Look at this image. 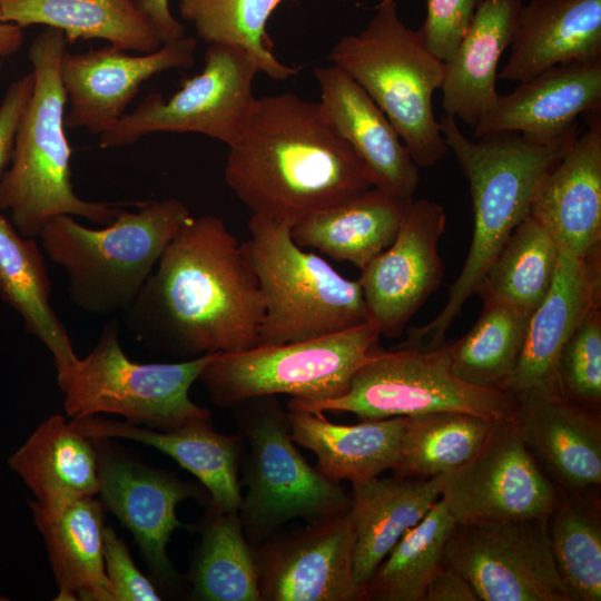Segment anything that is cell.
Listing matches in <instances>:
<instances>
[{"instance_id": "obj_34", "label": "cell", "mask_w": 601, "mask_h": 601, "mask_svg": "<svg viewBox=\"0 0 601 601\" xmlns=\"http://www.w3.org/2000/svg\"><path fill=\"white\" fill-rule=\"evenodd\" d=\"M188 580L190 597L201 601H262L253 545L238 512L208 505Z\"/></svg>"}, {"instance_id": "obj_13", "label": "cell", "mask_w": 601, "mask_h": 601, "mask_svg": "<svg viewBox=\"0 0 601 601\" xmlns=\"http://www.w3.org/2000/svg\"><path fill=\"white\" fill-rule=\"evenodd\" d=\"M546 519L457 524L443 563L470 582L479 601H574L554 561Z\"/></svg>"}, {"instance_id": "obj_30", "label": "cell", "mask_w": 601, "mask_h": 601, "mask_svg": "<svg viewBox=\"0 0 601 601\" xmlns=\"http://www.w3.org/2000/svg\"><path fill=\"white\" fill-rule=\"evenodd\" d=\"M287 415L293 441L311 450L316 469L335 482L365 481L400 463L405 416L341 425L323 412L288 410Z\"/></svg>"}, {"instance_id": "obj_8", "label": "cell", "mask_w": 601, "mask_h": 601, "mask_svg": "<svg viewBox=\"0 0 601 601\" xmlns=\"http://www.w3.org/2000/svg\"><path fill=\"white\" fill-rule=\"evenodd\" d=\"M231 408L248 442L243 462L247 490L238 514L253 546L290 520L314 522L349 510L351 495L311 466L295 446L287 411L275 395L248 398Z\"/></svg>"}, {"instance_id": "obj_35", "label": "cell", "mask_w": 601, "mask_h": 601, "mask_svg": "<svg viewBox=\"0 0 601 601\" xmlns=\"http://www.w3.org/2000/svg\"><path fill=\"white\" fill-rule=\"evenodd\" d=\"M599 489H559L546 519L549 544L574 601L601 600V514Z\"/></svg>"}, {"instance_id": "obj_32", "label": "cell", "mask_w": 601, "mask_h": 601, "mask_svg": "<svg viewBox=\"0 0 601 601\" xmlns=\"http://www.w3.org/2000/svg\"><path fill=\"white\" fill-rule=\"evenodd\" d=\"M0 12L4 21L21 28L58 29L68 43L101 39L140 53L162 45L150 19L132 0H0Z\"/></svg>"}, {"instance_id": "obj_43", "label": "cell", "mask_w": 601, "mask_h": 601, "mask_svg": "<svg viewBox=\"0 0 601 601\" xmlns=\"http://www.w3.org/2000/svg\"><path fill=\"white\" fill-rule=\"evenodd\" d=\"M104 560L112 601H159L155 584L136 566L131 554L115 530L106 526Z\"/></svg>"}, {"instance_id": "obj_41", "label": "cell", "mask_w": 601, "mask_h": 601, "mask_svg": "<svg viewBox=\"0 0 601 601\" xmlns=\"http://www.w3.org/2000/svg\"><path fill=\"white\" fill-rule=\"evenodd\" d=\"M560 393L589 410L601 406V307L592 309L564 344L556 365Z\"/></svg>"}, {"instance_id": "obj_6", "label": "cell", "mask_w": 601, "mask_h": 601, "mask_svg": "<svg viewBox=\"0 0 601 601\" xmlns=\"http://www.w3.org/2000/svg\"><path fill=\"white\" fill-rule=\"evenodd\" d=\"M332 65L352 78L386 115L418 167H431L449 148L432 97L441 88L444 62L408 28L396 0H380L367 24L332 48Z\"/></svg>"}, {"instance_id": "obj_36", "label": "cell", "mask_w": 601, "mask_h": 601, "mask_svg": "<svg viewBox=\"0 0 601 601\" xmlns=\"http://www.w3.org/2000/svg\"><path fill=\"white\" fill-rule=\"evenodd\" d=\"M559 249L531 214L512 231L486 269L476 294L532 314L548 294Z\"/></svg>"}, {"instance_id": "obj_24", "label": "cell", "mask_w": 601, "mask_h": 601, "mask_svg": "<svg viewBox=\"0 0 601 601\" xmlns=\"http://www.w3.org/2000/svg\"><path fill=\"white\" fill-rule=\"evenodd\" d=\"M70 423L88 439L121 437L161 451L201 482L209 494V505L224 512L239 511L243 495L238 469L244 451L240 434L218 433L210 420L170 431L145 428L98 415L71 418Z\"/></svg>"}, {"instance_id": "obj_1", "label": "cell", "mask_w": 601, "mask_h": 601, "mask_svg": "<svg viewBox=\"0 0 601 601\" xmlns=\"http://www.w3.org/2000/svg\"><path fill=\"white\" fill-rule=\"evenodd\" d=\"M265 307L258 278L223 219L190 217L122 312L151 349L178 357L255 347Z\"/></svg>"}, {"instance_id": "obj_42", "label": "cell", "mask_w": 601, "mask_h": 601, "mask_svg": "<svg viewBox=\"0 0 601 601\" xmlns=\"http://www.w3.org/2000/svg\"><path fill=\"white\" fill-rule=\"evenodd\" d=\"M482 0H426L418 29L427 49L446 62L464 37Z\"/></svg>"}, {"instance_id": "obj_2", "label": "cell", "mask_w": 601, "mask_h": 601, "mask_svg": "<svg viewBox=\"0 0 601 601\" xmlns=\"http://www.w3.org/2000/svg\"><path fill=\"white\" fill-rule=\"evenodd\" d=\"M224 176L252 215L290 227L373 187L321 104L294 92L256 98Z\"/></svg>"}, {"instance_id": "obj_4", "label": "cell", "mask_w": 601, "mask_h": 601, "mask_svg": "<svg viewBox=\"0 0 601 601\" xmlns=\"http://www.w3.org/2000/svg\"><path fill=\"white\" fill-rule=\"evenodd\" d=\"M62 31L48 28L29 48L35 86L18 127L10 167L0 179V213H9L20 235L37 238L48 220L69 215L97 225L111 224L118 205L80 198L71 184V149L65 134L67 96L60 61Z\"/></svg>"}, {"instance_id": "obj_47", "label": "cell", "mask_w": 601, "mask_h": 601, "mask_svg": "<svg viewBox=\"0 0 601 601\" xmlns=\"http://www.w3.org/2000/svg\"><path fill=\"white\" fill-rule=\"evenodd\" d=\"M22 28L4 21L0 12V58H7L14 55L23 43Z\"/></svg>"}, {"instance_id": "obj_48", "label": "cell", "mask_w": 601, "mask_h": 601, "mask_svg": "<svg viewBox=\"0 0 601 601\" xmlns=\"http://www.w3.org/2000/svg\"><path fill=\"white\" fill-rule=\"evenodd\" d=\"M9 600L8 598H4L3 595H0V601Z\"/></svg>"}, {"instance_id": "obj_16", "label": "cell", "mask_w": 601, "mask_h": 601, "mask_svg": "<svg viewBox=\"0 0 601 601\" xmlns=\"http://www.w3.org/2000/svg\"><path fill=\"white\" fill-rule=\"evenodd\" d=\"M445 226L446 213L441 204L413 199L394 242L361 269L358 283L368 319L381 336H401L441 285L444 266L437 245Z\"/></svg>"}, {"instance_id": "obj_33", "label": "cell", "mask_w": 601, "mask_h": 601, "mask_svg": "<svg viewBox=\"0 0 601 601\" xmlns=\"http://www.w3.org/2000/svg\"><path fill=\"white\" fill-rule=\"evenodd\" d=\"M50 293L48 269L35 238L20 235L0 213V297L21 316L26 332L52 354L59 371L77 355L51 306Z\"/></svg>"}, {"instance_id": "obj_37", "label": "cell", "mask_w": 601, "mask_h": 601, "mask_svg": "<svg viewBox=\"0 0 601 601\" xmlns=\"http://www.w3.org/2000/svg\"><path fill=\"white\" fill-rule=\"evenodd\" d=\"M456 526L440 499L376 568L363 585V600L423 601L431 579L443 565L446 543Z\"/></svg>"}, {"instance_id": "obj_10", "label": "cell", "mask_w": 601, "mask_h": 601, "mask_svg": "<svg viewBox=\"0 0 601 601\" xmlns=\"http://www.w3.org/2000/svg\"><path fill=\"white\" fill-rule=\"evenodd\" d=\"M287 410L349 412L359 421L457 411L492 421H514L516 398L500 388L470 385L454 375L451 343L424 349L376 347L354 375L348 391L336 398H292Z\"/></svg>"}, {"instance_id": "obj_40", "label": "cell", "mask_w": 601, "mask_h": 601, "mask_svg": "<svg viewBox=\"0 0 601 601\" xmlns=\"http://www.w3.org/2000/svg\"><path fill=\"white\" fill-rule=\"evenodd\" d=\"M287 0H180L179 12L197 36L208 45L245 49L259 72L275 80L298 73V68L283 63L272 52L267 22ZM297 1V0H292Z\"/></svg>"}, {"instance_id": "obj_23", "label": "cell", "mask_w": 601, "mask_h": 601, "mask_svg": "<svg viewBox=\"0 0 601 601\" xmlns=\"http://www.w3.org/2000/svg\"><path fill=\"white\" fill-rule=\"evenodd\" d=\"M314 77L324 114L365 165L373 186L412 200L421 181L420 167L386 115L336 66L316 67Z\"/></svg>"}, {"instance_id": "obj_28", "label": "cell", "mask_w": 601, "mask_h": 601, "mask_svg": "<svg viewBox=\"0 0 601 601\" xmlns=\"http://www.w3.org/2000/svg\"><path fill=\"white\" fill-rule=\"evenodd\" d=\"M522 0H482L452 57L441 86L445 115L474 127L494 106L499 62L511 46Z\"/></svg>"}, {"instance_id": "obj_50", "label": "cell", "mask_w": 601, "mask_h": 601, "mask_svg": "<svg viewBox=\"0 0 601 601\" xmlns=\"http://www.w3.org/2000/svg\"><path fill=\"white\" fill-rule=\"evenodd\" d=\"M331 1H344V0H331Z\"/></svg>"}, {"instance_id": "obj_12", "label": "cell", "mask_w": 601, "mask_h": 601, "mask_svg": "<svg viewBox=\"0 0 601 601\" xmlns=\"http://www.w3.org/2000/svg\"><path fill=\"white\" fill-rule=\"evenodd\" d=\"M201 72L187 79L168 99L151 92L99 135L101 148L130 146L154 132H197L228 147L243 135L256 98L259 72L243 48L209 45Z\"/></svg>"}, {"instance_id": "obj_15", "label": "cell", "mask_w": 601, "mask_h": 601, "mask_svg": "<svg viewBox=\"0 0 601 601\" xmlns=\"http://www.w3.org/2000/svg\"><path fill=\"white\" fill-rule=\"evenodd\" d=\"M253 546L262 601H358L349 512Z\"/></svg>"}, {"instance_id": "obj_38", "label": "cell", "mask_w": 601, "mask_h": 601, "mask_svg": "<svg viewBox=\"0 0 601 601\" xmlns=\"http://www.w3.org/2000/svg\"><path fill=\"white\" fill-rule=\"evenodd\" d=\"M482 300L475 324L451 343V367L470 385L500 388L519 361L530 314L495 299Z\"/></svg>"}, {"instance_id": "obj_26", "label": "cell", "mask_w": 601, "mask_h": 601, "mask_svg": "<svg viewBox=\"0 0 601 601\" xmlns=\"http://www.w3.org/2000/svg\"><path fill=\"white\" fill-rule=\"evenodd\" d=\"M510 48L497 78L515 82L560 65L601 59V0L523 3Z\"/></svg>"}, {"instance_id": "obj_44", "label": "cell", "mask_w": 601, "mask_h": 601, "mask_svg": "<svg viewBox=\"0 0 601 601\" xmlns=\"http://www.w3.org/2000/svg\"><path fill=\"white\" fill-rule=\"evenodd\" d=\"M33 86L35 75L31 71L9 85L0 104V179L11 162L18 127Z\"/></svg>"}, {"instance_id": "obj_31", "label": "cell", "mask_w": 601, "mask_h": 601, "mask_svg": "<svg viewBox=\"0 0 601 601\" xmlns=\"http://www.w3.org/2000/svg\"><path fill=\"white\" fill-rule=\"evenodd\" d=\"M8 465L38 502L95 496L99 492L96 445L60 414L42 421L10 455Z\"/></svg>"}, {"instance_id": "obj_3", "label": "cell", "mask_w": 601, "mask_h": 601, "mask_svg": "<svg viewBox=\"0 0 601 601\" xmlns=\"http://www.w3.org/2000/svg\"><path fill=\"white\" fill-rule=\"evenodd\" d=\"M441 131L466 176L473 207V234L462 270L450 287L443 309L427 324L408 329L401 346L435 348L465 302L474 294L493 259L515 227L530 215L536 189L578 134L540 141L518 131L467 138L456 118L440 119Z\"/></svg>"}, {"instance_id": "obj_45", "label": "cell", "mask_w": 601, "mask_h": 601, "mask_svg": "<svg viewBox=\"0 0 601 601\" xmlns=\"http://www.w3.org/2000/svg\"><path fill=\"white\" fill-rule=\"evenodd\" d=\"M423 601H479L470 582L455 569L443 565L431 579Z\"/></svg>"}, {"instance_id": "obj_21", "label": "cell", "mask_w": 601, "mask_h": 601, "mask_svg": "<svg viewBox=\"0 0 601 601\" xmlns=\"http://www.w3.org/2000/svg\"><path fill=\"white\" fill-rule=\"evenodd\" d=\"M588 128L577 134L545 174L530 214L554 239L559 253L585 257L601 249V118L589 114Z\"/></svg>"}, {"instance_id": "obj_7", "label": "cell", "mask_w": 601, "mask_h": 601, "mask_svg": "<svg viewBox=\"0 0 601 601\" xmlns=\"http://www.w3.org/2000/svg\"><path fill=\"white\" fill-rule=\"evenodd\" d=\"M248 229L250 236L240 245L265 307L258 345L316 338L370 321L358 280L299 247L290 226L252 215Z\"/></svg>"}, {"instance_id": "obj_27", "label": "cell", "mask_w": 601, "mask_h": 601, "mask_svg": "<svg viewBox=\"0 0 601 601\" xmlns=\"http://www.w3.org/2000/svg\"><path fill=\"white\" fill-rule=\"evenodd\" d=\"M442 482L443 474L422 479L393 473L352 483L353 574L362 593L394 545L440 500Z\"/></svg>"}, {"instance_id": "obj_17", "label": "cell", "mask_w": 601, "mask_h": 601, "mask_svg": "<svg viewBox=\"0 0 601 601\" xmlns=\"http://www.w3.org/2000/svg\"><path fill=\"white\" fill-rule=\"evenodd\" d=\"M98 452L99 494L104 508L131 532L154 578L174 589L179 575L167 554L173 532L190 529L176 514L187 499L204 500L205 492L174 474L116 452L105 439H91Z\"/></svg>"}, {"instance_id": "obj_49", "label": "cell", "mask_w": 601, "mask_h": 601, "mask_svg": "<svg viewBox=\"0 0 601 601\" xmlns=\"http://www.w3.org/2000/svg\"><path fill=\"white\" fill-rule=\"evenodd\" d=\"M132 1H135V2H137V3H138V2L140 1V0H132Z\"/></svg>"}, {"instance_id": "obj_25", "label": "cell", "mask_w": 601, "mask_h": 601, "mask_svg": "<svg viewBox=\"0 0 601 601\" xmlns=\"http://www.w3.org/2000/svg\"><path fill=\"white\" fill-rule=\"evenodd\" d=\"M47 548L58 601H112L104 560V505L95 496L28 500Z\"/></svg>"}, {"instance_id": "obj_5", "label": "cell", "mask_w": 601, "mask_h": 601, "mask_svg": "<svg viewBox=\"0 0 601 601\" xmlns=\"http://www.w3.org/2000/svg\"><path fill=\"white\" fill-rule=\"evenodd\" d=\"M191 217L177 199L145 201L122 209L102 228L60 215L38 238L47 256L68 277L73 305L95 315L124 312L135 299L178 229Z\"/></svg>"}, {"instance_id": "obj_9", "label": "cell", "mask_w": 601, "mask_h": 601, "mask_svg": "<svg viewBox=\"0 0 601 601\" xmlns=\"http://www.w3.org/2000/svg\"><path fill=\"white\" fill-rule=\"evenodd\" d=\"M116 321L105 325L92 351L57 371L71 418L114 414L135 425L170 431L210 420V412L191 401L189 390L215 354L176 363H139L125 354Z\"/></svg>"}, {"instance_id": "obj_18", "label": "cell", "mask_w": 601, "mask_h": 601, "mask_svg": "<svg viewBox=\"0 0 601 601\" xmlns=\"http://www.w3.org/2000/svg\"><path fill=\"white\" fill-rule=\"evenodd\" d=\"M196 48V39L184 36L140 55L111 45L81 53L66 50L60 61L69 102L66 128L101 135L126 114L145 81L164 71L190 68Z\"/></svg>"}, {"instance_id": "obj_29", "label": "cell", "mask_w": 601, "mask_h": 601, "mask_svg": "<svg viewBox=\"0 0 601 601\" xmlns=\"http://www.w3.org/2000/svg\"><path fill=\"white\" fill-rule=\"evenodd\" d=\"M412 200L373 186L298 220L290 227V236L302 248H315L363 269L394 242Z\"/></svg>"}, {"instance_id": "obj_20", "label": "cell", "mask_w": 601, "mask_h": 601, "mask_svg": "<svg viewBox=\"0 0 601 601\" xmlns=\"http://www.w3.org/2000/svg\"><path fill=\"white\" fill-rule=\"evenodd\" d=\"M597 307H601V249L585 257L559 253L551 287L530 315L519 361L500 390L511 394L529 390L559 391L560 353L585 316Z\"/></svg>"}, {"instance_id": "obj_46", "label": "cell", "mask_w": 601, "mask_h": 601, "mask_svg": "<svg viewBox=\"0 0 601 601\" xmlns=\"http://www.w3.org/2000/svg\"><path fill=\"white\" fill-rule=\"evenodd\" d=\"M138 6L152 22L162 43L186 36L184 26L170 11L169 0H140Z\"/></svg>"}, {"instance_id": "obj_14", "label": "cell", "mask_w": 601, "mask_h": 601, "mask_svg": "<svg viewBox=\"0 0 601 601\" xmlns=\"http://www.w3.org/2000/svg\"><path fill=\"white\" fill-rule=\"evenodd\" d=\"M558 494L514 421H496L479 451L443 474L440 499L457 524H470L546 519Z\"/></svg>"}, {"instance_id": "obj_22", "label": "cell", "mask_w": 601, "mask_h": 601, "mask_svg": "<svg viewBox=\"0 0 601 601\" xmlns=\"http://www.w3.org/2000/svg\"><path fill=\"white\" fill-rule=\"evenodd\" d=\"M518 83L476 122L474 139L518 131L553 141L575 130L579 116L601 109V59L560 65Z\"/></svg>"}, {"instance_id": "obj_39", "label": "cell", "mask_w": 601, "mask_h": 601, "mask_svg": "<svg viewBox=\"0 0 601 601\" xmlns=\"http://www.w3.org/2000/svg\"><path fill=\"white\" fill-rule=\"evenodd\" d=\"M405 417L401 459L393 473L422 479L449 473L470 460L496 422L457 411Z\"/></svg>"}, {"instance_id": "obj_11", "label": "cell", "mask_w": 601, "mask_h": 601, "mask_svg": "<svg viewBox=\"0 0 601 601\" xmlns=\"http://www.w3.org/2000/svg\"><path fill=\"white\" fill-rule=\"evenodd\" d=\"M380 336L377 326L368 321L316 338L217 353L198 381L211 402L223 407L278 394L304 401L336 398L348 391Z\"/></svg>"}, {"instance_id": "obj_19", "label": "cell", "mask_w": 601, "mask_h": 601, "mask_svg": "<svg viewBox=\"0 0 601 601\" xmlns=\"http://www.w3.org/2000/svg\"><path fill=\"white\" fill-rule=\"evenodd\" d=\"M513 395L518 432L550 480L565 491L599 489L600 412L568 400L559 391L529 390Z\"/></svg>"}]
</instances>
